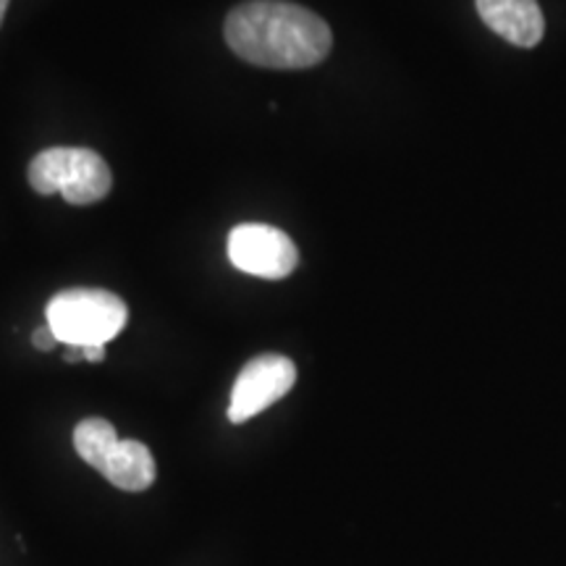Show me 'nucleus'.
Segmentation results:
<instances>
[{"mask_svg": "<svg viewBox=\"0 0 566 566\" xmlns=\"http://www.w3.org/2000/svg\"><path fill=\"white\" fill-rule=\"evenodd\" d=\"M226 42L239 59L263 69H310L334 48L331 27L315 11L283 0H250L229 13Z\"/></svg>", "mask_w": 566, "mask_h": 566, "instance_id": "obj_1", "label": "nucleus"}, {"mask_svg": "<svg viewBox=\"0 0 566 566\" xmlns=\"http://www.w3.org/2000/svg\"><path fill=\"white\" fill-rule=\"evenodd\" d=\"M126 321L124 300L105 289H66L48 302V328L66 346H105Z\"/></svg>", "mask_w": 566, "mask_h": 566, "instance_id": "obj_2", "label": "nucleus"}, {"mask_svg": "<svg viewBox=\"0 0 566 566\" xmlns=\"http://www.w3.org/2000/svg\"><path fill=\"white\" fill-rule=\"evenodd\" d=\"M30 187L38 195L59 192L69 205H95L108 197V163L87 147H51L30 163Z\"/></svg>", "mask_w": 566, "mask_h": 566, "instance_id": "obj_3", "label": "nucleus"}, {"mask_svg": "<svg viewBox=\"0 0 566 566\" xmlns=\"http://www.w3.org/2000/svg\"><path fill=\"white\" fill-rule=\"evenodd\" d=\"M231 265L258 279L281 281L300 265V252L289 233L268 223H242L229 233Z\"/></svg>", "mask_w": 566, "mask_h": 566, "instance_id": "obj_4", "label": "nucleus"}, {"mask_svg": "<svg viewBox=\"0 0 566 566\" xmlns=\"http://www.w3.org/2000/svg\"><path fill=\"white\" fill-rule=\"evenodd\" d=\"M296 384V367L283 354H260L247 363L233 384L229 401V420L242 424L254 415L265 412L275 401L292 391Z\"/></svg>", "mask_w": 566, "mask_h": 566, "instance_id": "obj_5", "label": "nucleus"}, {"mask_svg": "<svg viewBox=\"0 0 566 566\" xmlns=\"http://www.w3.org/2000/svg\"><path fill=\"white\" fill-rule=\"evenodd\" d=\"M480 19L516 48H533L543 40L546 19L537 0H475Z\"/></svg>", "mask_w": 566, "mask_h": 566, "instance_id": "obj_6", "label": "nucleus"}, {"mask_svg": "<svg viewBox=\"0 0 566 566\" xmlns=\"http://www.w3.org/2000/svg\"><path fill=\"white\" fill-rule=\"evenodd\" d=\"M103 475L111 485L122 488L126 493L147 491L155 483L158 467H155L153 451L139 441H118L111 451L108 462L103 464Z\"/></svg>", "mask_w": 566, "mask_h": 566, "instance_id": "obj_7", "label": "nucleus"}, {"mask_svg": "<svg viewBox=\"0 0 566 566\" xmlns=\"http://www.w3.org/2000/svg\"><path fill=\"white\" fill-rule=\"evenodd\" d=\"M118 441H122V438H118L116 428H113L108 420H103V417H87V420H82L74 428L76 454H80L90 467H95L97 472H101L103 464L108 462L111 451L116 449Z\"/></svg>", "mask_w": 566, "mask_h": 566, "instance_id": "obj_8", "label": "nucleus"}, {"mask_svg": "<svg viewBox=\"0 0 566 566\" xmlns=\"http://www.w3.org/2000/svg\"><path fill=\"white\" fill-rule=\"evenodd\" d=\"M32 344L38 346L40 352H51V349H55V344H59V338H55V334L51 328H38L34 331V336H32Z\"/></svg>", "mask_w": 566, "mask_h": 566, "instance_id": "obj_9", "label": "nucleus"}, {"mask_svg": "<svg viewBox=\"0 0 566 566\" xmlns=\"http://www.w3.org/2000/svg\"><path fill=\"white\" fill-rule=\"evenodd\" d=\"M84 359H87V363H103L105 346H84Z\"/></svg>", "mask_w": 566, "mask_h": 566, "instance_id": "obj_10", "label": "nucleus"}, {"mask_svg": "<svg viewBox=\"0 0 566 566\" xmlns=\"http://www.w3.org/2000/svg\"><path fill=\"white\" fill-rule=\"evenodd\" d=\"M63 359H66V363H87V359H84V346H69Z\"/></svg>", "mask_w": 566, "mask_h": 566, "instance_id": "obj_11", "label": "nucleus"}, {"mask_svg": "<svg viewBox=\"0 0 566 566\" xmlns=\"http://www.w3.org/2000/svg\"><path fill=\"white\" fill-rule=\"evenodd\" d=\"M9 3L11 0H0V24H3V17H6V11H9Z\"/></svg>", "mask_w": 566, "mask_h": 566, "instance_id": "obj_12", "label": "nucleus"}]
</instances>
